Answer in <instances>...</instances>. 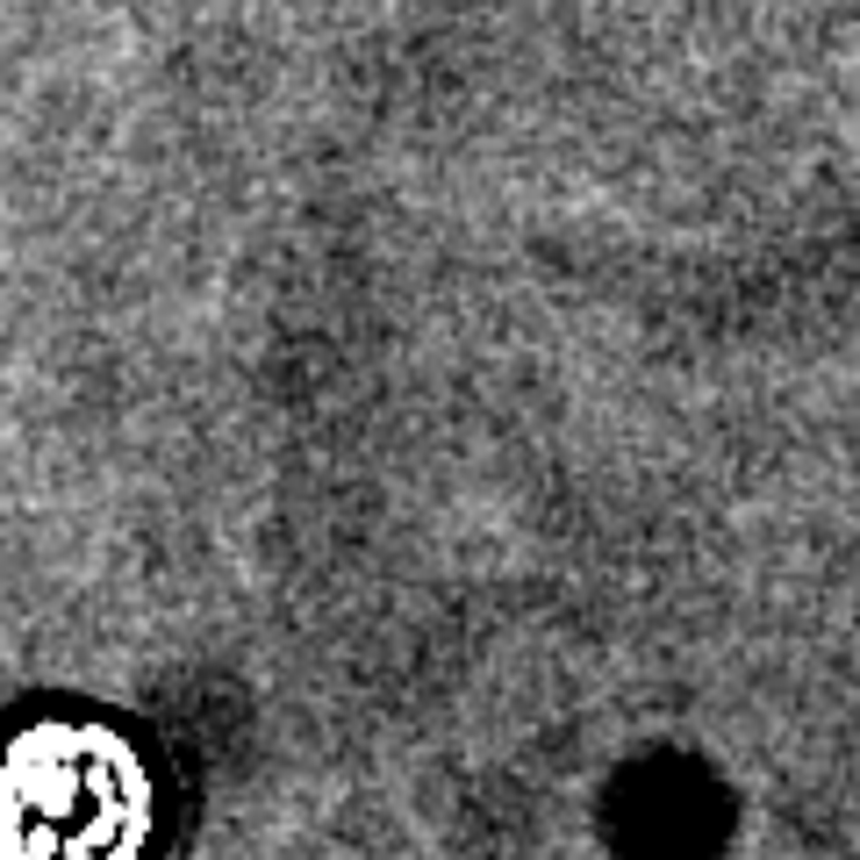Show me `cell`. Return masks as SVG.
<instances>
[{
  "label": "cell",
  "mask_w": 860,
  "mask_h": 860,
  "mask_svg": "<svg viewBox=\"0 0 860 860\" xmlns=\"http://www.w3.org/2000/svg\"><path fill=\"white\" fill-rule=\"evenodd\" d=\"M144 825V767L101 724H36L0 760V860H137Z\"/></svg>",
  "instance_id": "obj_1"
}]
</instances>
